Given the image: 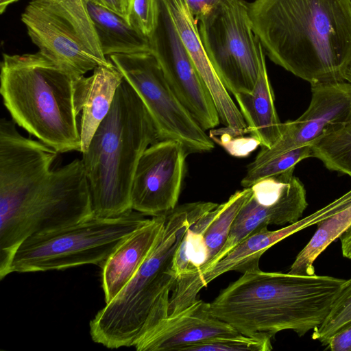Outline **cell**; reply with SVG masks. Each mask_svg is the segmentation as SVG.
<instances>
[{"label": "cell", "mask_w": 351, "mask_h": 351, "mask_svg": "<svg viewBox=\"0 0 351 351\" xmlns=\"http://www.w3.org/2000/svg\"><path fill=\"white\" fill-rule=\"evenodd\" d=\"M58 152L23 136L12 119L0 120V278L27 238L93 215L82 159L52 169Z\"/></svg>", "instance_id": "6da1fadb"}, {"label": "cell", "mask_w": 351, "mask_h": 351, "mask_svg": "<svg viewBox=\"0 0 351 351\" xmlns=\"http://www.w3.org/2000/svg\"><path fill=\"white\" fill-rule=\"evenodd\" d=\"M252 29L269 59L311 85L346 81L351 0H254Z\"/></svg>", "instance_id": "7a4b0ae2"}, {"label": "cell", "mask_w": 351, "mask_h": 351, "mask_svg": "<svg viewBox=\"0 0 351 351\" xmlns=\"http://www.w3.org/2000/svg\"><path fill=\"white\" fill-rule=\"evenodd\" d=\"M345 280L329 276L245 272L210 302V312L238 332L272 339L290 330L299 336L328 315Z\"/></svg>", "instance_id": "3957f363"}, {"label": "cell", "mask_w": 351, "mask_h": 351, "mask_svg": "<svg viewBox=\"0 0 351 351\" xmlns=\"http://www.w3.org/2000/svg\"><path fill=\"white\" fill-rule=\"evenodd\" d=\"M207 208L205 202L188 203L166 215L148 257L119 293L90 320L93 341L110 349L134 346L169 314V294L178 278L176 252L190 224Z\"/></svg>", "instance_id": "277c9868"}, {"label": "cell", "mask_w": 351, "mask_h": 351, "mask_svg": "<svg viewBox=\"0 0 351 351\" xmlns=\"http://www.w3.org/2000/svg\"><path fill=\"white\" fill-rule=\"evenodd\" d=\"M160 141L145 104L123 78L111 108L82 154L93 215L109 217L131 208V189L138 161Z\"/></svg>", "instance_id": "5b68a950"}, {"label": "cell", "mask_w": 351, "mask_h": 351, "mask_svg": "<svg viewBox=\"0 0 351 351\" xmlns=\"http://www.w3.org/2000/svg\"><path fill=\"white\" fill-rule=\"evenodd\" d=\"M75 79L39 51L3 55L0 93L5 108L17 125L60 154L81 148Z\"/></svg>", "instance_id": "8992f818"}, {"label": "cell", "mask_w": 351, "mask_h": 351, "mask_svg": "<svg viewBox=\"0 0 351 351\" xmlns=\"http://www.w3.org/2000/svg\"><path fill=\"white\" fill-rule=\"evenodd\" d=\"M149 220L131 209L114 217L93 215L76 223L32 235L15 250L8 275L88 264L101 267L125 239Z\"/></svg>", "instance_id": "52a82bcc"}, {"label": "cell", "mask_w": 351, "mask_h": 351, "mask_svg": "<svg viewBox=\"0 0 351 351\" xmlns=\"http://www.w3.org/2000/svg\"><path fill=\"white\" fill-rule=\"evenodd\" d=\"M21 21L39 51L75 78L113 64L101 51L86 0H31Z\"/></svg>", "instance_id": "ba28073f"}, {"label": "cell", "mask_w": 351, "mask_h": 351, "mask_svg": "<svg viewBox=\"0 0 351 351\" xmlns=\"http://www.w3.org/2000/svg\"><path fill=\"white\" fill-rule=\"evenodd\" d=\"M199 22L201 40L227 90L233 95L252 92L258 74L261 43L252 29L248 4L225 0Z\"/></svg>", "instance_id": "9c48e42d"}, {"label": "cell", "mask_w": 351, "mask_h": 351, "mask_svg": "<svg viewBox=\"0 0 351 351\" xmlns=\"http://www.w3.org/2000/svg\"><path fill=\"white\" fill-rule=\"evenodd\" d=\"M109 57L145 104L160 141H178L188 154L207 152L214 148L210 137L177 97L150 51Z\"/></svg>", "instance_id": "30bf717a"}, {"label": "cell", "mask_w": 351, "mask_h": 351, "mask_svg": "<svg viewBox=\"0 0 351 351\" xmlns=\"http://www.w3.org/2000/svg\"><path fill=\"white\" fill-rule=\"evenodd\" d=\"M154 29L148 38L150 51L180 102L206 130L219 122L211 94L199 75L176 29L166 0H156Z\"/></svg>", "instance_id": "8fae6325"}, {"label": "cell", "mask_w": 351, "mask_h": 351, "mask_svg": "<svg viewBox=\"0 0 351 351\" xmlns=\"http://www.w3.org/2000/svg\"><path fill=\"white\" fill-rule=\"evenodd\" d=\"M250 189V195L235 217L224 246L209 268L258 228L296 222L308 206L304 186L293 173L262 179Z\"/></svg>", "instance_id": "7c38bea8"}, {"label": "cell", "mask_w": 351, "mask_h": 351, "mask_svg": "<svg viewBox=\"0 0 351 351\" xmlns=\"http://www.w3.org/2000/svg\"><path fill=\"white\" fill-rule=\"evenodd\" d=\"M184 145L160 140L141 156L131 189V208L145 216H164L177 206L184 175Z\"/></svg>", "instance_id": "4fadbf2b"}, {"label": "cell", "mask_w": 351, "mask_h": 351, "mask_svg": "<svg viewBox=\"0 0 351 351\" xmlns=\"http://www.w3.org/2000/svg\"><path fill=\"white\" fill-rule=\"evenodd\" d=\"M351 119V83L344 81L311 85L307 109L298 119L282 123V136L269 149H261L247 167H257L294 148L311 145Z\"/></svg>", "instance_id": "5bb4252c"}, {"label": "cell", "mask_w": 351, "mask_h": 351, "mask_svg": "<svg viewBox=\"0 0 351 351\" xmlns=\"http://www.w3.org/2000/svg\"><path fill=\"white\" fill-rule=\"evenodd\" d=\"M250 192V187L236 191L228 201L204 210L190 224L175 256L178 277L195 275L211 266Z\"/></svg>", "instance_id": "9a60e30c"}, {"label": "cell", "mask_w": 351, "mask_h": 351, "mask_svg": "<svg viewBox=\"0 0 351 351\" xmlns=\"http://www.w3.org/2000/svg\"><path fill=\"white\" fill-rule=\"evenodd\" d=\"M210 303L197 299L182 311L160 319L135 344L138 351H183L195 343L239 333L210 312Z\"/></svg>", "instance_id": "2e32d148"}, {"label": "cell", "mask_w": 351, "mask_h": 351, "mask_svg": "<svg viewBox=\"0 0 351 351\" xmlns=\"http://www.w3.org/2000/svg\"><path fill=\"white\" fill-rule=\"evenodd\" d=\"M180 39L199 75L208 88L219 119L234 136L245 134V119L215 71L201 40L197 21L185 0H166Z\"/></svg>", "instance_id": "e0dca14e"}, {"label": "cell", "mask_w": 351, "mask_h": 351, "mask_svg": "<svg viewBox=\"0 0 351 351\" xmlns=\"http://www.w3.org/2000/svg\"><path fill=\"white\" fill-rule=\"evenodd\" d=\"M123 80L114 64L99 66L91 75L74 80V106L79 118L82 154L84 153L99 125L108 114Z\"/></svg>", "instance_id": "ac0fdd59"}, {"label": "cell", "mask_w": 351, "mask_h": 351, "mask_svg": "<svg viewBox=\"0 0 351 351\" xmlns=\"http://www.w3.org/2000/svg\"><path fill=\"white\" fill-rule=\"evenodd\" d=\"M166 215L152 217L125 239L104 263L102 289L106 304L112 300L133 278L154 247Z\"/></svg>", "instance_id": "d6986e66"}, {"label": "cell", "mask_w": 351, "mask_h": 351, "mask_svg": "<svg viewBox=\"0 0 351 351\" xmlns=\"http://www.w3.org/2000/svg\"><path fill=\"white\" fill-rule=\"evenodd\" d=\"M258 74L252 92L234 95L250 133L260 143L261 149H269L282 136V125L274 105V95L267 75L265 58L261 45L258 56Z\"/></svg>", "instance_id": "ffe728a7"}, {"label": "cell", "mask_w": 351, "mask_h": 351, "mask_svg": "<svg viewBox=\"0 0 351 351\" xmlns=\"http://www.w3.org/2000/svg\"><path fill=\"white\" fill-rule=\"evenodd\" d=\"M86 4L106 56L150 51L148 38L125 18L93 0H86Z\"/></svg>", "instance_id": "44dd1931"}, {"label": "cell", "mask_w": 351, "mask_h": 351, "mask_svg": "<svg viewBox=\"0 0 351 351\" xmlns=\"http://www.w3.org/2000/svg\"><path fill=\"white\" fill-rule=\"evenodd\" d=\"M351 225V204L318 224L315 232L298 254L288 273L314 275V262Z\"/></svg>", "instance_id": "7402d4cb"}, {"label": "cell", "mask_w": 351, "mask_h": 351, "mask_svg": "<svg viewBox=\"0 0 351 351\" xmlns=\"http://www.w3.org/2000/svg\"><path fill=\"white\" fill-rule=\"evenodd\" d=\"M312 157L329 170L351 176V119L311 144Z\"/></svg>", "instance_id": "603a6c76"}, {"label": "cell", "mask_w": 351, "mask_h": 351, "mask_svg": "<svg viewBox=\"0 0 351 351\" xmlns=\"http://www.w3.org/2000/svg\"><path fill=\"white\" fill-rule=\"evenodd\" d=\"M309 157H312L311 145L289 150L257 167L247 168L241 184L243 188H249L262 179L293 173L296 165Z\"/></svg>", "instance_id": "cb8c5ba5"}, {"label": "cell", "mask_w": 351, "mask_h": 351, "mask_svg": "<svg viewBox=\"0 0 351 351\" xmlns=\"http://www.w3.org/2000/svg\"><path fill=\"white\" fill-rule=\"evenodd\" d=\"M351 323V278L345 280L324 321L313 329L312 339L326 346L335 332Z\"/></svg>", "instance_id": "d4e9b609"}, {"label": "cell", "mask_w": 351, "mask_h": 351, "mask_svg": "<svg viewBox=\"0 0 351 351\" xmlns=\"http://www.w3.org/2000/svg\"><path fill=\"white\" fill-rule=\"evenodd\" d=\"M271 339L237 333L215 337L186 346L183 351H270Z\"/></svg>", "instance_id": "484cf974"}, {"label": "cell", "mask_w": 351, "mask_h": 351, "mask_svg": "<svg viewBox=\"0 0 351 351\" xmlns=\"http://www.w3.org/2000/svg\"><path fill=\"white\" fill-rule=\"evenodd\" d=\"M156 0H131L128 21L147 38L156 25Z\"/></svg>", "instance_id": "4316f807"}, {"label": "cell", "mask_w": 351, "mask_h": 351, "mask_svg": "<svg viewBox=\"0 0 351 351\" xmlns=\"http://www.w3.org/2000/svg\"><path fill=\"white\" fill-rule=\"evenodd\" d=\"M326 346L331 351H351V323L331 336Z\"/></svg>", "instance_id": "83f0119b"}, {"label": "cell", "mask_w": 351, "mask_h": 351, "mask_svg": "<svg viewBox=\"0 0 351 351\" xmlns=\"http://www.w3.org/2000/svg\"><path fill=\"white\" fill-rule=\"evenodd\" d=\"M225 0H185L195 19L198 22L210 14Z\"/></svg>", "instance_id": "f1b7e54d"}, {"label": "cell", "mask_w": 351, "mask_h": 351, "mask_svg": "<svg viewBox=\"0 0 351 351\" xmlns=\"http://www.w3.org/2000/svg\"><path fill=\"white\" fill-rule=\"evenodd\" d=\"M116 12L128 21L131 0H93Z\"/></svg>", "instance_id": "f546056e"}, {"label": "cell", "mask_w": 351, "mask_h": 351, "mask_svg": "<svg viewBox=\"0 0 351 351\" xmlns=\"http://www.w3.org/2000/svg\"><path fill=\"white\" fill-rule=\"evenodd\" d=\"M341 242L342 255L351 259V225L339 237Z\"/></svg>", "instance_id": "4dcf8cb0"}, {"label": "cell", "mask_w": 351, "mask_h": 351, "mask_svg": "<svg viewBox=\"0 0 351 351\" xmlns=\"http://www.w3.org/2000/svg\"><path fill=\"white\" fill-rule=\"evenodd\" d=\"M19 0H0V12L1 14L5 12V10H6V8H8V6L15 2V1H17Z\"/></svg>", "instance_id": "1f68e13d"}, {"label": "cell", "mask_w": 351, "mask_h": 351, "mask_svg": "<svg viewBox=\"0 0 351 351\" xmlns=\"http://www.w3.org/2000/svg\"><path fill=\"white\" fill-rule=\"evenodd\" d=\"M346 81L351 83V69H350L349 73L348 74Z\"/></svg>", "instance_id": "d6a6232c"}]
</instances>
